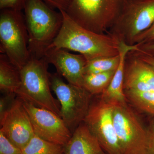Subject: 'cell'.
<instances>
[{
	"instance_id": "6da1fadb",
	"label": "cell",
	"mask_w": 154,
	"mask_h": 154,
	"mask_svg": "<svg viewBox=\"0 0 154 154\" xmlns=\"http://www.w3.org/2000/svg\"><path fill=\"white\" fill-rule=\"evenodd\" d=\"M59 11L63 17L62 25L49 48L79 52L85 56L87 61L96 58L119 54L120 41L115 36L109 33L99 34L88 30L74 22L64 11Z\"/></svg>"
},
{
	"instance_id": "7a4b0ae2",
	"label": "cell",
	"mask_w": 154,
	"mask_h": 154,
	"mask_svg": "<svg viewBox=\"0 0 154 154\" xmlns=\"http://www.w3.org/2000/svg\"><path fill=\"white\" fill-rule=\"evenodd\" d=\"M23 11L30 57L42 58L59 32L62 14L41 0H25Z\"/></svg>"
},
{
	"instance_id": "3957f363",
	"label": "cell",
	"mask_w": 154,
	"mask_h": 154,
	"mask_svg": "<svg viewBox=\"0 0 154 154\" xmlns=\"http://www.w3.org/2000/svg\"><path fill=\"white\" fill-rule=\"evenodd\" d=\"M48 63L45 58L30 57L20 70L21 84L16 94L22 100L60 116V106L51 89Z\"/></svg>"
},
{
	"instance_id": "277c9868",
	"label": "cell",
	"mask_w": 154,
	"mask_h": 154,
	"mask_svg": "<svg viewBox=\"0 0 154 154\" xmlns=\"http://www.w3.org/2000/svg\"><path fill=\"white\" fill-rule=\"evenodd\" d=\"M127 0H72L65 12L74 22L99 34L107 33Z\"/></svg>"
},
{
	"instance_id": "5b68a950",
	"label": "cell",
	"mask_w": 154,
	"mask_h": 154,
	"mask_svg": "<svg viewBox=\"0 0 154 154\" xmlns=\"http://www.w3.org/2000/svg\"><path fill=\"white\" fill-rule=\"evenodd\" d=\"M28 30L22 11L3 9L0 13V52L19 70L30 60Z\"/></svg>"
},
{
	"instance_id": "8992f818",
	"label": "cell",
	"mask_w": 154,
	"mask_h": 154,
	"mask_svg": "<svg viewBox=\"0 0 154 154\" xmlns=\"http://www.w3.org/2000/svg\"><path fill=\"white\" fill-rule=\"evenodd\" d=\"M50 80L60 104L61 117L72 132L84 122L93 95L82 87L64 82L58 74H50Z\"/></svg>"
},
{
	"instance_id": "52a82bcc",
	"label": "cell",
	"mask_w": 154,
	"mask_h": 154,
	"mask_svg": "<svg viewBox=\"0 0 154 154\" xmlns=\"http://www.w3.org/2000/svg\"><path fill=\"white\" fill-rule=\"evenodd\" d=\"M154 22V0H127L120 16L108 33L134 45L138 36Z\"/></svg>"
},
{
	"instance_id": "ba28073f",
	"label": "cell",
	"mask_w": 154,
	"mask_h": 154,
	"mask_svg": "<svg viewBox=\"0 0 154 154\" xmlns=\"http://www.w3.org/2000/svg\"><path fill=\"white\" fill-rule=\"evenodd\" d=\"M113 121L122 154H148L147 133L127 105H113Z\"/></svg>"
},
{
	"instance_id": "9c48e42d",
	"label": "cell",
	"mask_w": 154,
	"mask_h": 154,
	"mask_svg": "<svg viewBox=\"0 0 154 154\" xmlns=\"http://www.w3.org/2000/svg\"><path fill=\"white\" fill-rule=\"evenodd\" d=\"M113 105L100 100L91 104L84 122L107 154H122L113 121Z\"/></svg>"
},
{
	"instance_id": "30bf717a",
	"label": "cell",
	"mask_w": 154,
	"mask_h": 154,
	"mask_svg": "<svg viewBox=\"0 0 154 154\" xmlns=\"http://www.w3.org/2000/svg\"><path fill=\"white\" fill-rule=\"evenodd\" d=\"M22 100L35 134L51 142L65 145L72 134L61 117L51 110Z\"/></svg>"
},
{
	"instance_id": "8fae6325",
	"label": "cell",
	"mask_w": 154,
	"mask_h": 154,
	"mask_svg": "<svg viewBox=\"0 0 154 154\" xmlns=\"http://www.w3.org/2000/svg\"><path fill=\"white\" fill-rule=\"evenodd\" d=\"M0 131L22 150L35 135L22 99L18 96L11 107L0 118Z\"/></svg>"
},
{
	"instance_id": "7c38bea8",
	"label": "cell",
	"mask_w": 154,
	"mask_h": 154,
	"mask_svg": "<svg viewBox=\"0 0 154 154\" xmlns=\"http://www.w3.org/2000/svg\"><path fill=\"white\" fill-rule=\"evenodd\" d=\"M44 57L48 63L53 65L59 75L69 83L82 88L87 60L82 54L68 52L64 49L50 48Z\"/></svg>"
},
{
	"instance_id": "4fadbf2b",
	"label": "cell",
	"mask_w": 154,
	"mask_h": 154,
	"mask_svg": "<svg viewBox=\"0 0 154 154\" xmlns=\"http://www.w3.org/2000/svg\"><path fill=\"white\" fill-rule=\"evenodd\" d=\"M124 91H154V69L131 51L125 60Z\"/></svg>"
},
{
	"instance_id": "5bb4252c",
	"label": "cell",
	"mask_w": 154,
	"mask_h": 154,
	"mask_svg": "<svg viewBox=\"0 0 154 154\" xmlns=\"http://www.w3.org/2000/svg\"><path fill=\"white\" fill-rule=\"evenodd\" d=\"M136 45H129L123 41L119 44L120 62L116 70L110 85L101 94L100 99L113 105H125L127 98L124 89V72L125 60L128 54L132 51L137 50Z\"/></svg>"
},
{
	"instance_id": "9a60e30c",
	"label": "cell",
	"mask_w": 154,
	"mask_h": 154,
	"mask_svg": "<svg viewBox=\"0 0 154 154\" xmlns=\"http://www.w3.org/2000/svg\"><path fill=\"white\" fill-rule=\"evenodd\" d=\"M65 154H107L85 123L79 125L64 146Z\"/></svg>"
},
{
	"instance_id": "2e32d148",
	"label": "cell",
	"mask_w": 154,
	"mask_h": 154,
	"mask_svg": "<svg viewBox=\"0 0 154 154\" xmlns=\"http://www.w3.org/2000/svg\"><path fill=\"white\" fill-rule=\"evenodd\" d=\"M21 84L20 70L5 54H0V90L5 94H15Z\"/></svg>"
},
{
	"instance_id": "e0dca14e",
	"label": "cell",
	"mask_w": 154,
	"mask_h": 154,
	"mask_svg": "<svg viewBox=\"0 0 154 154\" xmlns=\"http://www.w3.org/2000/svg\"><path fill=\"white\" fill-rule=\"evenodd\" d=\"M115 71L85 75L82 88L92 95L102 94L110 85Z\"/></svg>"
},
{
	"instance_id": "ac0fdd59",
	"label": "cell",
	"mask_w": 154,
	"mask_h": 154,
	"mask_svg": "<svg viewBox=\"0 0 154 154\" xmlns=\"http://www.w3.org/2000/svg\"><path fill=\"white\" fill-rule=\"evenodd\" d=\"M22 150V154H65L64 146L48 141L35 134Z\"/></svg>"
},
{
	"instance_id": "d6986e66",
	"label": "cell",
	"mask_w": 154,
	"mask_h": 154,
	"mask_svg": "<svg viewBox=\"0 0 154 154\" xmlns=\"http://www.w3.org/2000/svg\"><path fill=\"white\" fill-rule=\"evenodd\" d=\"M119 62V54L110 57L96 58L88 61L85 69V75L100 73L116 70Z\"/></svg>"
},
{
	"instance_id": "ffe728a7",
	"label": "cell",
	"mask_w": 154,
	"mask_h": 154,
	"mask_svg": "<svg viewBox=\"0 0 154 154\" xmlns=\"http://www.w3.org/2000/svg\"><path fill=\"white\" fill-rule=\"evenodd\" d=\"M127 99L138 109L154 115V91H124Z\"/></svg>"
},
{
	"instance_id": "44dd1931",
	"label": "cell",
	"mask_w": 154,
	"mask_h": 154,
	"mask_svg": "<svg viewBox=\"0 0 154 154\" xmlns=\"http://www.w3.org/2000/svg\"><path fill=\"white\" fill-rule=\"evenodd\" d=\"M0 154H22V149L14 144L1 131Z\"/></svg>"
},
{
	"instance_id": "7402d4cb",
	"label": "cell",
	"mask_w": 154,
	"mask_h": 154,
	"mask_svg": "<svg viewBox=\"0 0 154 154\" xmlns=\"http://www.w3.org/2000/svg\"><path fill=\"white\" fill-rule=\"evenodd\" d=\"M154 41V22L145 31L141 33L135 40L134 45H141Z\"/></svg>"
},
{
	"instance_id": "603a6c76",
	"label": "cell",
	"mask_w": 154,
	"mask_h": 154,
	"mask_svg": "<svg viewBox=\"0 0 154 154\" xmlns=\"http://www.w3.org/2000/svg\"><path fill=\"white\" fill-rule=\"evenodd\" d=\"M5 94L0 99V118L11 107L16 99L15 96H17L15 94Z\"/></svg>"
},
{
	"instance_id": "cb8c5ba5",
	"label": "cell",
	"mask_w": 154,
	"mask_h": 154,
	"mask_svg": "<svg viewBox=\"0 0 154 154\" xmlns=\"http://www.w3.org/2000/svg\"><path fill=\"white\" fill-rule=\"evenodd\" d=\"M25 0H0V9H12L22 11Z\"/></svg>"
},
{
	"instance_id": "d4e9b609",
	"label": "cell",
	"mask_w": 154,
	"mask_h": 154,
	"mask_svg": "<svg viewBox=\"0 0 154 154\" xmlns=\"http://www.w3.org/2000/svg\"><path fill=\"white\" fill-rule=\"evenodd\" d=\"M50 8L66 11L72 0H41Z\"/></svg>"
},
{
	"instance_id": "484cf974",
	"label": "cell",
	"mask_w": 154,
	"mask_h": 154,
	"mask_svg": "<svg viewBox=\"0 0 154 154\" xmlns=\"http://www.w3.org/2000/svg\"><path fill=\"white\" fill-rule=\"evenodd\" d=\"M147 130L148 154H154V119Z\"/></svg>"
},
{
	"instance_id": "4316f807",
	"label": "cell",
	"mask_w": 154,
	"mask_h": 154,
	"mask_svg": "<svg viewBox=\"0 0 154 154\" xmlns=\"http://www.w3.org/2000/svg\"><path fill=\"white\" fill-rule=\"evenodd\" d=\"M137 51L150 56H153L154 55V41L137 45Z\"/></svg>"
},
{
	"instance_id": "83f0119b",
	"label": "cell",
	"mask_w": 154,
	"mask_h": 154,
	"mask_svg": "<svg viewBox=\"0 0 154 154\" xmlns=\"http://www.w3.org/2000/svg\"><path fill=\"white\" fill-rule=\"evenodd\" d=\"M131 52L137 56V57L140 58L143 61L147 63L149 65L151 66L154 69V57L150 56L144 54L139 52V51H132Z\"/></svg>"
}]
</instances>
